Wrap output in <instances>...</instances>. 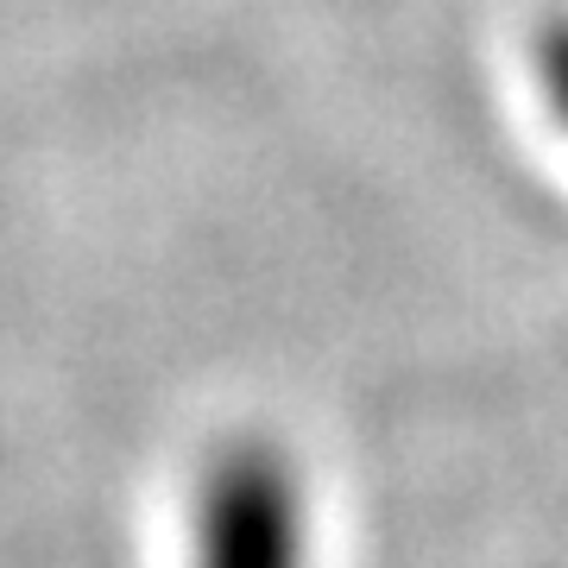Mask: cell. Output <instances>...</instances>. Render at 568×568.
Listing matches in <instances>:
<instances>
[{
    "instance_id": "cell-1",
    "label": "cell",
    "mask_w": 568,
    "mask_h": 568,
    "mask_svg": "<svg viewBox=\"0 0 568 568\" xmlns=\"http://www.w3.org/2000/svg\"><path fill=\"white\" fill-rule=\"evenodd\" d=\"M209 568H297V506L265 455L227 462L209 493Z\"/></svg>"
},
{
    "instance_id": "cell-2",
    "label": "cell",
    "mask_w": 568,
    "mask_h": 568,
    "mask_svg": "<svg viewBox=\"0 0 568 568\" xmlns=\"http://www.w3.org/2000/svg\"><path fill=\"white\" fill-rule=\"evenodd\" d=\"M556 82H562V108H568V51L556 58Z\"/></svg>"
}]
</instances>
